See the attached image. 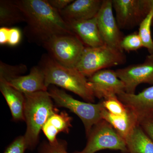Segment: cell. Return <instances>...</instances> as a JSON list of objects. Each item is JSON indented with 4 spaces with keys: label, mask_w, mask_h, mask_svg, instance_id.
<instances>
[{
    "label": "cell",
    "mask_w": 153,
    "mask_h": 153,
    "mask_svg": "<svg viewBox=\"0 0 153 153\" xmlns=\"http://www.w3.org/2000/svg\"><path fill=\"white\" fill-rule=\"evenodd\" d=\"M149 2L151 8H152V7L153 8V0H149ZM152 27H153V18L152 21Z\"/></svg>",
    "instance_id": "obj_31"
},
{
    "label": "cell",
    "mask_w": 153,
    "mask_h": 153,
    "mask_svg": "<svg viewBox=\"0 0 153 153\" xmlns=\"http://www.w3.org/2000/svg\"><path fill=\"white\" fill-rule=\"evenodd\" d=\"M25 22L24 14L14 1H0V26L7 27Z\"/></svg>",
    "instance_id": "obj_20"
},
{
    "label": "cell",
    "mask_w": 153,
    "mask_h": 153,
    "mask_svg": "<svg viewBox=\"0 0 153 153\" xmlns=\"http://www.w3.org/2000/svg\"><path fill=\"white\" fill-rule=\"evenodd\" d=\"M27 149L25 137L20 136L8 146L4 153H25Z\"/></svg>",
    "instance_id": "obj_26"
},
{
    "label": "cell",
    "mask_w": 153,
    "mask_h": 153,
    "mask_svg": "<svg viewBox=\"0 0 153 153\" xmlns=\"http://www.w3.org/2000/svg\"><path fill=\"white\" fill-rule=\"evenodd\" d=\"M140 125L153 142V114L142 120Z\"/></svg>",
    "instance_id": "obj_27"
},
{
    "label": "cell",
    "mask_w": 153,
    "mask_h": 153,
    "mask_svg": "<svg viewBox=\"0 0 153 153\" xmlns=\"http://www.w3.org/2000/svg\"><path fill=\"white\" fill-rule=\"evenodd\" d=\"M39 66L45 75L47 87L51 84L56 85L79 96L88 102L95 101L86 76L76 68L61 65L49 54L42 56Z\"/></svg>",
    "instance_id": "obj_2"
},
{
    "label": "cell",
    "mask_w": 153,
    "mask_h": 153,
    "mask_svg": "<svg viewBox=\"0 0 153 153\" xmlns=\"http://www.w3.org/2000/svg\"><path fill=\"white\" fill-rule=\"evenodd\" d=\"M102 102L105 108L112 114L121 115L126 112L127 107L119 99L117 96L103 100Z\"/></svg>",
    "instance_id": "obj_23"
},
{
    "label": "cell",
    "mask_w": 153,
    "mask_h": 153,
    "mask_svg": "<svg viewBox=\"0 0 153 153\" xmlns=\"http://www.w3.org/2000/svg\"><path fill=\"white\" fill-rule=\"evenodd\" d=\"M25 121L27 129L24 137L27 149H35L42 128L50 116L59 112L53 104L48 91L24 94Z\"/></svg>",
    "instance_id": "obj_3"
},
{
    "label": "cell",
    "mask_w": 153,
    "mask_h": 153,
    "mask_svg": "<svg viewBox=\"0 0 153 153\" xmlns=\"http://www.w3.org/2000/svg\"><path fill=\"white\" fill-rule=\"evenodd\" d=\"M127 107L126 112L121 115L112 114L105 108L101 112L102 119L110 124L119 134L125 140L133 128L140 124L137 114L131 108L127 106Z\"/></svg>",
    "instance_id": "obj_16"
},
{
    "label": "cell",
    "mask_w": 153,
    "mask_h": 153,
    "mask_svg": "<svg viewBox=\"0 0 153 153\" xmlns=\"http://www.w3.org/2000/svg\"><path fill=\"white\" fill-rule=\"evenodd\" d=\"M103 0H76L59 12L66 22L93 19L101 8Z\"/></svg>",
    "instance_id": "obj_13"
},
{
    "label": "cell",
    "mask_w": 153,
    "mask_h": 153,
    "mask_svg": "<svg viewBox=\"0 0 153 153\" xmlns=\"http://www.w3.org/2000/svg\"><path fill=\"white\" fill-rule=\"evenodd\" d=\"M95 97L106 99L125 92V86L115 71L104 69L96 72L87 79Z\"/></svg>",
    "instance_id": "obj_11"
},
{
    "label": "cell",
    "mask_w": 153,
    "mask_h": 153,
    "mask_svg": "<svg viewBox=\"0 0 153 153\" xmlns=\"http://www.w3.org/2000/svg\"><path fill=\"white\" fill-rule=\"evenodd\" d=\"M120 30H132L141 24L152 10L148 0H112Z\"/></svg>",
    "instance_id": "obj_8"
},
{
    "label": "cell",
    "mask_w": 153,
    "mask_h": 153,
    "mask_svg": "<svg viewBox=\"0 0 153 153\" xmlns=\"http://www.w3.org/2000/svg\"><path fill=\"white\" fill-rule=\"evenodd\" d=\"M27 70V66L24 64L11 66L1 61L0 79L7 81L16 76H21V74L25 73Z\"/></svg>",
    "instance_id": "obj_22"
},
{
    "label": "cell",
    "mask_w": 153,
    "mask_h": 153,
    "mask_svg": "<svg viewBox=\"0 0 153 153\" xmlns=\"http://www.w3.org/2000/svg\"><path fill=\"white\" fill-rule=\"evenodd\" d=\"M123 51L127 52L136 51L143 47L142 43L138 33L137 32L129 34L124 37L121 44Z\"/></svg>",
    "instance_id": "obj_25"
},
{
    "label": "cell",
    "mask_w": 153,
    "mask_h": 153,
    "mask_svg": "<svg viewBox=\"0 0 153 153\" xmlns=\"http://www.w3.org/2000/svg\"><path fill=\"white\" fill-rule=\"evenodd\" d=\"M48 92L57 106L69 109L80 119L87 137L94 126L102 120L101 112L104 107L102 101L97 104L80 101L64 90L55 87L51 88Z\"/></svg>",
    "instance_id": "obj_5"
},
{
    "label": "cell",
    "mask_w": 153,
    "mask_h": 153,
    "mask_svg": "<svg viewBox=\"0 0 153 153\" xmlns=\"http://www.w3.org/2000/svg\"><path fill=\"white\" fill-rule=\"evenodd\" d=\"M125 141L128 153H153V142L140 124L133 128Z\"/></svg>",
    "instance_id": "obj_19"
},
{
    "label": "cell",
    "mask_w": 153,
    "mask_h": 153,
    "mask_svg": "<svg viewBox=\"0 0 153 153\" xmlns=\"http://www.w3.org/2000/svg\"><path fill=\"white\" fill-rule=\"evenodd\" d=\"M115 71L124 84L126 93L135 94L137 88L140 84L153 85V55H147L143 63L119 68Z\"/></svg>",
    "instance_id": "obj_9"
},
{
    "label": "cell",
    "mask_w": 153,
    "mask_h": 153,
    "mask_svg": "<svg viewBox=\"0 0 153 153\" xmlns=\"http://www.w3.org/2000/svg\"><path fill=\"white\" fill-rule=\"evenodd\" d=\"M153 18V8L152 7V10L147 16L140 24L138 33L143 47L147 49L149 55H153V40L151 33Z\"/></svg>",
    "instance_id": "obj_21"
},
{
    "label": "cell",
    "mask_w": 153,
    "mask_h": 153,
    "mask_svg": "<svg viewBox=\"0 0 153 153\" xmlns=\"http://www.w3.org/2000/svg\"><path fill=\"white\" fill-rule=\"evenodd\" d=\"M87 138L86 146L82 151L72 153H95L104 149L128 153L125 140L104 120L94 126Z\"/></svg>",
    "instance_id": "obj_7"
},
{
    "label": "cell",
    "mask_w": 153,
    "mask_h": 153,
    "mask_svg": "<svg viewBox=\"0 0 153 153\" xmlns=\"http://www.w3.org/2000/svg\"><path fill=\"white\" fill-rule=\"evenodd\" d=\"M16 5L22 11L27 26L25 34L30 42L43 46L54 36L74 35L59 11L47 0H16Z\"/></svg>",
    "instance_id": "obj_1"
},
{
    "label": "cell",
    "mask_w": 153,
    "mask_h": 153,
    "mask_svg": "<svg viewBox=\"0 0 153 153\" xmlns=\"http://www.w3.org/2000/svg\"><path fill=\"white\" fill-rule=\"evenodd\" d=\"M5 81L23 94L48 91V88L45 83V75L39 66L33 67L27 75L16 76Z\"/></svg>",
    "instance_id": "obj_14"
},
{
    "label": "cell",
    "mask_w": 153,
    "mask_h": 153,
    "mask_svg": "<svg viewBox=\"0 0 153 153\" xmlns=\"http://www.w3.org/2000/svg\"><path fill=\"white\" fill-rule=\"evenodd\" d=\"M117 96L125 105L133 111L137 116L139 122L144 118L153 114V85L137 94L124 92Z\"/></svg>",
    "instance_id": "obj_12"
},
{
    "label": "cell",
    "mask_w": 153,
    "mask_h": 153,
    "mask_svg": "<svg viewBox=\"0 0 153 153\" xmlns=\"http://www.w3.org/2000/svg\"><path fill=\"white\" fill-rule=\"evenodd\" d=\"M10 28L1 27L0 28V44L1 45L8 44Z\"/></svg>",
    "instance_id": "obj_30"
},
{
    "label": "cell",
    "mask_w": 153,
    "mask_h": 153,
    "mask_svg": "<svg viewBox=\"0 0 153 153\" xmlns=\"http://www.w3.org/2000/svg\"><path fill=\"white\" fill-rule=\"evenodd\" d=\"M74 0H47L49 4L59 12L65 9Z\"/></svg>",
    "instance_id": "obj_29"
},
{
    "label": "cell",
    "mask_w": 153,
    "mask_h": 153,
    "mask_svg": "<svg viewBox=\"0 0 153 153\" xmlns=\"http://www.w3.org/2000/svg\"><path fill=\"white\" fill-rule=\"evenodd\" d=\"M72 118L66 111L54 114L49 118L44 125L42 130L48 140L53 144L57 141V136L59 133H69L72 127Z\"/></svg>",
    "instance_id": "obj_18"
},
{
    "label": "cell",
    "mask_w": 153,
    "mask_h": 153,
    "mask_svg": "<svg viewBox=\"0 0 153 153\" xmlns=\"http://www.w3.org/2000/svg\"><path fill=\"white\" fill-rule=\"evenodd\" d=\"M0 91L5 99L15 121H25V97L24 94L0 79Z\"/></svg>",
    "instance_id": "obj_17"
},
{
    "label": "cell",
    "mask_w": 153,
    "mask_h": 153,
    "mask_svg": "<svg viewBox=\"0 0 153 153\" xmlns=\"http://www.w3.org/2000/svg\"><path fill=\"white\" fill-rule=\"evenodd\" d=\"M67 23L74 35L86 47H98L105 44L100 33L96 16L88 20Z\"/></svg>",
    "instance_id": "obj_15"
},
{
    "label": "cell",
    "mask_w": 153,
    "mask_h": 153,
    "mask_svg": "<svg viewBox=\"0 0 153 153\" xmlns=\"http://www.w3.org/2000/svg\"><path fill=\"white\" fill-rule=\"evenodd\" d=\"M126 61L123 51L104 44L98 47H85L76 68L89 77L97 71L123 65Z\"/></svg>",
    "instance_id": "obj_4"
},
{
    "label": "cell",
    "mask_w": 153,
    "mask_h": 153,
    "mask_svg": "<svg viewBox=\"0 0 153 153\" xmlns=\"http://www.w3.org/2000/svg\"><path fill=\"white\" fill-rule=\"evenodd\" d=\"M112 0H103L97 15L100 33L105 44L123 51L121 47L124 38L113 13Z\"/></svg>",
    "instance_id": "obj_10"
},
{
    "label": "cell",
    "mask_w": 153,
    "mask_h": 153,
    "mask_svg": "<svg viewBox=\"0 0 153 153\" xmlns=\"http://www.w3.org/2000/svg\"><path fill=\"white\" fill-rule=\"evenodd\" d=\"M38 153H68L67 143L59 140L53 144L44 142L38 148Z\"/></svg>",
    "instance_id": "obj_24"
},
{
    "label": "cell",
    "mask_w": 153,
    "mask_h": 153,
    "mask_svg": "<svg viewBox=\"0 0 153 153\" xmlns=\"http://www.w3.org/2000/svg\"><path fill=\"white\" fill-rule=\"evenodd\" d=\"M43 47L58 63L70 68H76L85 47L75 35L54 36Z\"/></svg>",
    "instance_id": "obj_6"
},
{
    "label": "cell",
    "mask_w": 153,
    "mask_h": 153,
    "mask_svg": "<svg viewBox=\"0 0 153 153\" xmlns=\"http://www.w3.org/2000/svg\"><path fill=\"white\" fill-rule=\"evenodd\" d=\"M21 40V32L17 28H10L8 44L10 46H16Z\"/></svg>",
    "instance_id": "obj_28"
}]
</instances>
